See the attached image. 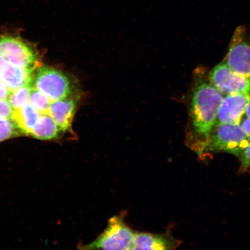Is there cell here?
Instances as JSON below:
<instances>
[{
    "label": "cell",
    "mask_w": 250,
    "mask_h": 250,
    "mask_svg": "<svg viewBox=\"0 0 250 250\" xmlns=\"http://www.w3.org/2000/svg\"><path fill=\"white\" fill-rule=\"evenodd\" d=\"M223 95L205 81H199L195 86L192 100V123L196 133L204 139L203 148L210 139L216 125Z\"/></svg>",
    "instance_id": "1"
},
{
    "label": "cell",
    "mask_w": 250,
    "mask_h": 250,
    "mask_svg": "<svg viewBox=\"0 0 250 250\" xmlns=\"http://www.w3.org/2000/svg\"><path fill=\"white\" fill-rule=\"evenodd\" d=\"M215 126L204 148L209 151L229 153L240 158L250 141L240 125L222 124Z\"/></svg>",
    "instance_id": "2"
},
{
    "label": "cell",
    "mask_w": 250,
    "mask_h": 250,
    "mask_svg": "<svg viewBox=\"0 0 250 250\" xmlns=\"http://www.w3.org/2000/svg\"><path fill=\"white\" fill-rule=\"evenodd\" d=\"M31 86L44 94L51 101L74 96V85L69 77L49 67L37 68Z\"/></svg>",
    "instance_id": "3"
},
{
    "label": "cell",
    "mask_w": 250,
    "mask_h": 250,
    "mask_svg": "<svg viewBox=\"0 0 250 250\" xmlns=\"http://www.w3.org/2000/svg\"><path fill=\"white\" fill-rule=\"evenodd\" d=\"M134 234L121 217L109 220L107 228L93 242L83 247L85 250H132Z\"/></svg>",
    "instance_id": "4"
},
{
    "label": "cell",
    "mask_w": 250,
    "mask_h": 250,
    "mask_svg": "<svg viewBox=\"0 0 250 250\" xmlns=\"http://www.w3.org/2000/svg\"><path fill=\"white\" fill-rule=\"evenodd\" d=\"M0 56L14 66L26 70L35 71L39 62L36 53L20 39L0 37Z\"/></svg>",
    "instance_id": "5"
},
{
    "label": "cell",
    "mask_w": 250,
    "mask_h": 250,
    "mask_svg": "<svg viewBox=\"0 0 250 250\" xmlns=\"http://www.w3.org/2000/svg\"><path fill=\"white\" fill-rule=\"evenodd\" d=\"M210 78L211 85L224 95L250 94V79L234 73L226 64L215 67Z\"/></svg>",
    "instance_id": "6"
},
{
    "label": "cell",
    "mask_w": 250,
    "mask_h": 250,
    "mask_svg": "<svg viewBox=\"0 0 250 250\" xmlns=\"http://www.w3.org/2000/svg\"><path fill=\"white\" fill-rule=\"evenodd\" d=\"M242 28H237L227 56V65L231 70L250 79V43L244 36Z\"/></svg>",
    "instance_id": "7"
},
{
    "label": "cell",
    "mask_w": 250,
    "mask_h": 250,
    "mask_svg": "<svg viewBox=\"0 0 250 250\" xmlns=\"http://www.w3.org/2000/svg\"><path fill=\"white\" fill-rule=\"evenodd\" d=\"M250 93H234L224 98L219 108L217 124H239L250 101Z\"/></svg>",
    "instance_id": "8"
},
{
    "label": "cell",
    "mask_w": 250,
    "mask_h": 250,
    "mask_svg": "<svg viewBox=\"0 0 250 250\" xmlns=\"http://www.w3.org/2000/svg\"><path fill=\"white\" fill-rule=\"evenodd\" d=\"M77 103V99L72 96L52 101L50 104L48 114L54 119L62 132L71 130Z\"/></svg>",
    "instance_id": "9"
},
{
    "label": "cell",
    "mask_w": 250,
    "mask_h": 250,
    "mask_svg": "<svg viewBox=\"0 0 250 250\" xmlns=\"http://www.w3.org/2000/svg\"><path fill=\"white\" fill-rule=\"evenodd\" d=\"M34 71L16 67L0 56V80L7 84L10 89L31 85Z\"/></svg>",
    "instance_id": "10"
},
{
    "label": "cell",
    "mask_w": 250,
    "mask_h": 250,
    "mask_svg": "<svg viewBox=\"0 0 250 250\" xmlns=\"http://www.w3.org/2000/svg\"><path fill=\"white\" fill-rule=\"evenodd\" d=\"M176 246L174 240L167 235L139 233L134 234L132 250H166Z\"/></svg>",
    "instance_id": "11"
},
{
    "label": "cell",
    "mask_w": 250,
    "mask_h": 250,
    "mask_svg": "<svg viewBox=\"0 0 250 250\" xmlns=\"http://www.w3.org/2000/svg\"><path fill=\"white\" fill-rule=\"evenodd\" d=\"M41 114L29 102L23 107L13 111L11 120L23 135L30 136Z\"/></svg>",
    "instance_id": "12"
},
{
    "label": "cell",
    "mask_w": 250,
    "mask_h": 250,
    "mask_svg": "<svg viewBox=\"0 0 250 250\" xmlns=\"http://www.w3.org/2000/svg\"><path fill=\"white\" fill-rule=\"evenodd\" d=\"M62 131L48 114H41L30 136L42 140H52L58 138Z\"/></svg>",
    "instance_id": "13"
},
{
    "label": "cell",
    "mask_w": 250,
    "mask_h": 250,
    "mask_svg": "<svg viewBox=\"0 0 250 250\" xmlns=\"http://www.w3.org/2000/svg\"><path fill=\"white\" fill-rule=\"evenodd\" d=\"M31 89V85L12 90L8 101L13 111L18 110L29 103Z\"/></svg>",
    "instance_id": "14"
},
{
    "label": "cell",
    "mask_w": 250,
    "mask_h": 250,
    "mask_svg": "<svg viewBox=\"0 0 250 250\" xmlns=\"http://www.w3.org/2000/svg\"><path fill=\"white\" fill-rule=\"evenodd\" d=\"M52 102L44 94L31 86L29 102L40 114H48Z\"/></svg>",
    "instance_id": "15"
},
{
    "label": "cell",
    "mask_w": 250,
    "mask_h": 250,
    "mask_svg": "<svg viewBox=\"0 0 250 250\" xmlns=\"http://www.w3.org/2000/svg\"><path fill=\"white\" fill-rule=\"evenodd\" d=\"M21 134H22L11 119H0V143Z\"/></svg>",
    "instance_id": "16"
},
{
    "label": "cell",
    "mask_w": 250,
    "mask_h": 250,
    "mask_svg": "<svg viewBox=\"0 0 250 250\" xmlns=\"http://www.w3.org/2000/svg\"><path fill=\"white\" fill-rule=\"evenodd\" d=\"M13 108L8 101H0V119H11Z\"/></svg>",
    "instance_id": "17"
},
{
    "label": "cell",
    "mask_w": 250,
    "mask_h": 250,
    "mask_svg": "<svg viewBox=\"0 0 250 250\" xmlns=\"http://www.w3.org/2000/svg\"><path fill=\"white\" fill-rule=\"evenodd\" d=\"M240 158L241 159L242 170H246L250 167V141Z\"/></svg>",
    "instance_id": "18"
},
{
    "label": "cell",
    "mask_w": 250,
    "mask_h": 250,
    "mask_svg": "<svg viewBox=\"0 0 250 250\" xmlns=\"http://www.w3.org/2000/svg\"><path fill=\"white\" fill-rule=\"evenodd\" d=\"M12 90L7 84L0 80V101H8Z\"/></svg>",
    "instance_id": "19"
},
{
    "label": "cell",
    "mask_w": 250,
    "mask_h": 250,
    "mask_svg": "<svg viewBox=\"0 0 250 250\" xmlns=\"http://www.w3.org/2000/svg\"><path fill=\"white\" fill-rule=\"evenodd\" d=\"M240 126L242 127L244 132L246 133L250 138V118H247L242 120L240 124Z\"/></svg>",
    "instance_id": "20"
},
{
    "label": "cell",
    "mask_w": 250,
    "mask_h": 250,
    "mask_svg": "<svg viewBox=\"0 0 250 250\" xmlns=\"http://www.w3.org/2000/svg\"><path fill=\"white\" fill-rule=\"evenodd\" d=\"M245 114L247 118H250V99L248 105L246 106Z\"/></svg>",
    "instance_id": "21"
}]
</instances>
